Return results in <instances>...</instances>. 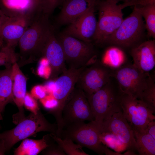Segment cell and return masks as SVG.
<instances>
[{
	"mask_svg": "<svg viewBox=\"0 0 155 155\" xmlns=\"http://www.w3.org/2000/svg\"><path fill=\"white\" fill-rule=\"evenodd\" d=\"M49 16L42 12L38 15L20 39V52L17 63L20 67L38 61L42 57V52L49 34L52 28Z\"/></svg>",
	"mask_w": 155,
	"mask_h": 155,
	"instance_id": "1",
	"label": "cell"
},
{
	"mask_svg": "<svg viewBox=\"0 0 155 155\" xmlns=\"http://www.w3.org/2000/svg\"><path fill=\"white\" fill-rule=\"evenodd\" d=\"M1 129V126H0V129Z\"/></svg>",
	"mask_w": 155,
	"mask_h": 155,
	"instance_id": "44",
	"label": "cell"
},
{
	"mask_svg": "<svg viewBox=\"0 0 155 155\" xmlns=\"http://www.w3.org/2000/svg\"><path fill=\"white\" fill-rule=\"evenodd\" d=\"M64 0H43L42 6V12L49 16L58 6L63 3Z\"/></svg>",
	"mask_w": 155,
	"mask_h": 155,
	"instance_id": "33",
	"label": "cell"
},
{
	"mask_svg": "<svg viewBox=\"0 0 155 155\" xmlns=\"http://www.w3.org/2000/svg\"><path fill=\"white\" fill-rule=\"evenodd\" d=\"M57 37L62 46L65 63L69 68L87 67L97 60L96 52L91 42H84L63 33Z\"/></svg>",
	"mask_w": 155,
	"mask_h": 155,
	"instance_id": "5",
	"label": "cell"
},
{
	"mask_svg": "<svg viewBox=\"0 0 155 155\" xmlns=\"http://www.w3.org/2000/svg\"><path fill=\"white\" fill-rule=\"evenodd\" d=\"M140 100L146 105L153 114L155 113V82L154 78L151 75Z\"/></svg>",
	"mask_w": 155,
	"mask_h": 155,
	"instance_id": "28",
	"label": "cell"
},
{
	"mask_svg": "<svg viewBox=\"0 0 155 155\" xmlns=\"http://www.w3.org/2000/svg\"><path fill=\"white\" fill-rule=\"evenodd\" d=\"M86 67L69 68L55 80L54 89L51 94L58 100L59 105L57 110L51 114L55 117L59 131L62 130L64 127L62 119L63 108L74 90L80 74Z\"/></svg>",
	"mask_w": 155,
	"mask_h": 155,
	"instance_id": "9",
	"label": "cell"
},
{
	"mask_svg": "<svg viewBox=\"0 0 155 155\" xmlns=\"http://www.w3.org/2000/svg\"><path fill=\"white\" fill-rule=\"evenodd\" d=\"M119 100L123 115L134 132L144 131L155 116L140 100L121 92Z\"/></svg>",
	"mask_w": 155,
	"mask_h": 155,
	"instance_id": "10",
	"label": "cell"
},
{
	"mask_svg": "<svg viewBox=\"0 0 155 155\" xmlns=\"http://www.w3.org/2000/svg\"><path fill=\"white\" fill-rule=\"evenodd\" d=\"M101 143L114 151L121 153L127 150V148L119 139L113 133L107 131H101L99 135Z\"/></svg>",
	"mask_w": 155,
	"mask_h": 155,
	"instance_id": "27",
	"label": "cell"
},
{
	"mask_svg": "<svg viewBox=\"0 0 155 155\" xmlns=\"http://www.w3.org/2000/svg\"><path fill=\"white\" fill-rule=\"evenodd\" d=\"M133 64L142 71L149 73L155 66V41H143L131 49Z\"/></svg>",
	"mask_w": 155,
	"mask_h": 155,
	"instance_id": "17",
	"label": "cell"
},
{
	"mask_svg": "<svg viewBox=\"0 0 155 155\" xmlns=\"http://www.w3.org/2000/svg\"><path fill=\"white\" fill-rule=\"evenodd\" d=\"M134 6L131 14L107 38L105 44L131 49L143 41L145 24L136 5Z\"/></svg>",
	"mask_w": 155,
	"mask_h": 155,
	"instance_id": "3",
	"label": "cell"
},
{
	"mask_svg": "<svg viewBox=\"0 0 155 155\" xmlns=\"http://www.w3.org/2000/svg\"><path fill=\"white\" fill-rule=\"evenodd\" d=\"M62 119L64 128L73 123L94 120L85 93L76 86L63 108Z\"/></svg>",
	"mask_w": 155,
	"mask_h": 155,
	"instance_id": "11",
	"label": "cell"
},
{
	"mask_svg": "<svg viewBox=\"0 0 155 155\" xmlns=\"http://www.w3.org/2000/svg\"><path fill=\"white\" fill-rule=\"evenodd\" d=\"M101 61L110 69L115 70L124 64L126 57L119 48L116 46H112L105 51Z\"/></svg>",
	"mask_w": 155,
	"mask_h": 155,
	"instance_id": "23",
	"label": "cell"
},
{
	"mask_svg": "<svg viewBox=\"0 0 155 155\" xmlns=\"http://www.w3.org/2000/svg\"><path fill=\"white\" fill-rule=\"evenodd\" d=\"M127 150L124 153L123 155H135L136 154L134 152L131 150Z\"/></svg>",
	"mask_w": 155,
	"mask_h": 155,
	"instance_id": "42",
	"label": "cell"
},
{
	"mask_svg": "<svg viewBox=\"0 0 155 155\" xmlns=\"http://www.w3.org/2000/svg\"><path fill=\"white\" fill-rule=\"evenodd\" d=\"M6 152L4 142L0 138V155H4Z\"/></svg>",
	"mask_w": 155,
	"mask_h": 155,
	"instance_id": "40",
	"label": "cell"
},
{
	"mask_svg": "<svg viewBox=\"0 0 155 155\" xmlns=\"http://www.w3.org/2000/svg\"><path fill=\"white\" fill-rule=\"evenodd\" d=\"M34 19L24 16L8 17L0 32L3 47L14 50L21 37Z\"/></svg>",
	"mask_w": 155,
	"mask_h": 155,
	"instance_id": "16",
	"label": "cell"
},
{
	"mask_svg": "<svg viewBox=\"0 0 155 155\" xmlns=\"http://www.w3.org/2000/svg\"><path fill=\"white\" fill-rule=\"evenodd\" d=\"M145 131L155 139V121L154 120H152L148 123Z\"/></svg>",
	"mask_w": 155,
	"mask_h": 155,
	"instance_id": "36",
	"label": "cell"
},
{
	"mask_svg": "<svg viewBox=\"0 0 155 155\" xmlns=\"http://www.w3.org/2000/svg\"><path fill=\"white\" fill-rule=\"evenodd\" d=\"M104 154L107 155H123L121 153L117 152L115 151L113 152L110 149L106 147L105 151Z\"/></svg>",
	"mask_w": 155,
	"mask_h": 155,
	"instance_id": "41",
	"label": "cell"
},
{
	"mask_svg": "<svg viewBox=\"0 0 155 155\" xmlns=\"http://www.w3.org/2000/svg\"><path fill=\"white\" fill-rule=\"evenodd\" d=\"M101 127L94 121L71 124L64 128L59 137L69 138L82 147L91 150L98 154H104L107 147L100 142Z\"/></svg>",
	"mask_w": 155,
	"mask_h": 155,
	"instance_id": "6",
	"label": "cell"
},
{
	"mask_svg": "<svg viewBox=\"0 0 155 155\" xmlns=\"http://www.w3.org/2000/svg\"><path fill=\"white\" fill-rule=\"evenodd\" d=\"M50 135L56 142L61 147L66 155H88L83 150L82 147L75 144L71 139L61 138L53 133H50Z\"/></svg>",
	"mask_w": 155,
	"mask_h": 155,
	"instance_id": "26",
	"label": "cell"
},
{
	"mask_svg": "<svg viewBox=\"0 0 155 155\" xmlns=\"http://www.w3.org/2000/svg\"><path fill=\"white\" fill-rule=\"evenodd\" d=\"M55 80H51L44 86L48 94H51L55 88Z\"/></svg>",
	"mask_w": 155,
	"mask_h": 155,
	"instance_id": "37",
	"label": "cell"
},
{
	"mask_svg": "<svg viewBox=\"0 0 155 155\" xmlns=\"http://www.w3.org/2000/svg\"><path fill=\"white\" fill-rule=\"evenodd\" d=\"M17 125L9 130L0 133L6 152H9L16 143L39 132L46 131L56 135V123L49 122L40 110L36 114L31 113L15 123Z\"/></svg>",
	"mask_w": 155,
	"mask_h": 155,
	"instance_id": "2",
	"label": "cell"
},
{
	"mask_svg": "<svg viewBox=\"0 0 155 155\" xmlns=\"http://www.w3.org/2000/svg\"><path fill=\"white\" fill-rule=\"evenodd\" d=\"M30 94L36 99L39 100L44 98L47 94L44 86L37 85L32 89Z\"/></svg>",
	"mask_w": 155,
	"mask_h": 155,
	"instance_id": "35",
	"label": "cell"
},
{
	"mask_svg": "<svg viewBox=\"0 0 155 155\" xmlns=\"http://www.w3.org/2000/svg\"><path fill=\"white\" fill-rule=\"evenodd\" d=\"M12 67L0 70V120L6 106L13 102Z\"/></svg>",
	"mask_w": 155,
	"mask_h": 155,
	"instance_id": "22",
	"label": "cell"
},
{
	"mask_svg": "<svg viewBox=\"0 0 155 155\" xmlns=\"http://www.w3.org/2000/svg\"><path fill=\"white\" fill-rule=\"evenodd\" d=\"M112 73L110 69L97 60L82 71L75 86L86 95L92 94L110 82Z\"/></svg>",
	"mask_w": 155,
	"mask_h": 155,
	"instance_id": "12",
	"label": "cell"
},
{
	"mask_svg": "<svg viewBox=\"0 0 155 155\" xmlns=\"http://www.w3.org/2000/svg\"><path fill=\"white\" fill-rule=\"evenodd\" d=\"M40 101L50 114L56 111L59 105L58 100L51 94H47L44 98L40 100Z\"/></svg>",
	"mask_w": 155,
	"mask_h": 155,
	"instance_id": "30",
	"label": "cell"
},
{
	"mask_svg": "<svg viewBox=\"0 0 155 155\" xmlns=\"http://www.w3.org/2000/svg\"><path fill=\"white\" fill-rule=\"evenodd\" d=\"M45 57L51 66V80H56L67 69L64 51L60 42L55 35L53 28L50 32L45 44L42 57Z\"/></svg>",
	"mask_w": 155,
	"mask_h": 155,
	"instance_id": "14",
	"label": "cell"
},
{
	"mask_svg": "<svg viewBox=\"0 0 155 155\" xmlns=\"http://www.w3.org/2000/svg\"><path fill=\"white\" fill-rule=\"evenodd\" d=\"M54 141L49 134L44 135L40 140L26 138L22 140L19 146L15 149L14 155H36L50 145Z\"/></svg>",
	"mask_w": 155,
	"mask_h": 155,
	"instance_id": "21",
	"label": "cell"
},
{
	"mask_svg": "<svg viewBox=\"0 0 155 155\" xmlns=\"http://www.w3.org/2000/svg\"><path fill=\"white\" fill-rule=\"evenodd\" d=\"M122 93L140 99L151 76L133 64L124 65L112 73Z\"/></svg>",
	"mask_w": 155,
	"mask_h": 155,
	"instance_id": "8",
	"label": "cell"
},
{
	"mask_svg": "<svg viewBox=\"0 0 155 155\" xmlns=\"http://www.w3.org/2000/svg\"><path fill=\"white\" fill-rule=\"evenodd\" d=\"M111 82L95 92L86 95L94 118V122L102 127L103 122L115 113L122 111L119 98Z\"/></svg>",
	"mask_w": 155,
	"mask_h": 155,
	"instance_id": "4",
	"label": "cell"
},
{
	"mask_svg": "<svg viewBox=\"0 0 155 155\" xmlns=\"http://www.w3.org/2000/svg\"><path fill=\"white\" fill-rule=\"evenodd\" d=\"M34 1L38 7L41 11V6L43 0H34Z\"/></svg>",
	"mask_w": 155,
	"mask_h": 155,
	"instance_id": "43",
	"label": "cell"
},
{
	"mask_svg": "<svg viewBox=\"0 0 155 155\" xmlns=\"http://www.w3.org/2000/svg\"><path fill=\"white\" fill-rule=\"evenodd\" d=\"M102 131L110 132L115 135L125 145L127 150H136L134 131L122 111L115 113L103 122L101 129Z\"/></svg>",
	"mask_w": 155,
	"mask_h": 155,
	"instance_id": "15",
	"label": "cell"
},
{
	"mask_svg": "<svg viewBox=\"0 0 155 155\" xmlns=\"http://www.w3.org/2000/svg\"><path fill=\"white\" fill-rule=\"evenodd\" d=\"M117 3L119 2L122 1L123 3L121 4L122 6L124 8L127 6L134 5V3L136 0H109Z\"/></svg>",
	"mask_w": 155,
	"mask_h": 155,
	"instance_id": "38",
	"label": "cell"
},
{
	"mask_svg": "<svg viewBox=\"0 0 155 155\" xmlns=\"http://www.w3.org/2000/svg\"><path fill=\"white\" fill-rule=\"evenodd\" d=\"M51 69L49 61L45 57H41L39 60L37 69V73L38 75L46 79L50 78Z\"/></svg>",
	"mask_w": 155,
	"mask_h": 155,
	"instance_id": "31",
	"label": "cell"
},
{
	"mask_svg": "<svg viewBox=\"0 0 155 155\" xmlns=\"http://www.w3.org/2000/svg\"><path fill=\"white\" fill-rule=\"evenodd\" d=\"M55 142H53L50 145L42 151L43 155H65V153Z\"/></svg>",
	"mask_w": 155,
	"mask_h": 155,
	"instance_id": "34",
	"label": "cell"
},
{
	"mask_svg": "<svg viewBox=\"0 0 155 155\" xmlns=\"http://www.w3.org/2000/svg\"><path fill=\"white\" fill-rule=\"evenodd\" d=\"M99 0H64L57 18L59 24H69L92 7L97 6Z\"/></svg>",
	"mask_w": 155,
	"mask_h": 155,
	"instance_id": "18",
	"label": "cell"
},
{
	"mask_svg": "<svg viewBox=\"0 0 155 155\" xmlns=\"http://www.w3.org/2000/svg\"><path fill=\"white\" fill-rule=\"evenodd\" d=\"M97 29L93 40L98 45L105 44L107 38L119 26L123 19L121 4L109 0H99Z\"/></svg>",
	"mask_w": 155,
	"mask_h": 155,
	"instance_id": "7",
	"label": "cell"
},
{
	"mask_svg": "<svg viewBox=\"0 0 155 155\" xmlns=\"http://www.w3.org/2000/svg\"><path fill=\"white\" fill-rule=\"evenodd\" d=\"M17 62L12 66L13 102L18 108L19 112L13 116L15 119L25 116L23 108V100L26 93L27 78L20 68Z\"/></svg>",
	"mask_w": 155,
	"mask_h": 155,
	"instance_id": "20",
	"label": "cell"
},
{
	"mask_svg": "<svg viewBox=\"0 0 155 155\" xmlns=\"http://www.w3.org/2000/svg\"><path fill=\"white\" fill-rule=\"evenodd\" d=\"M8 17L4 15L0 10V49L3 47L2 42L0 36V32L2 27Z\"/></svg>",
	"mask_w": 155,
	"mask_h": 155,
	"instance_id": "39",
	"label": "cell"
},
{
	"mask_svg": "<svg viewBox=\"0 0 155 155\" xmlns=\"http://www.w3.org/2000/svg\"><path fill=\"white\" fill-rule=\"evenodd\" d=\"M18 54L14 50L7 47L0 49V66L3 65L6 68L12 67L18 60Z\"/></svg>",
	"mask_w": 155,
	"mask_h": 155,
	"instance_id": "29",
	"label": "cell"
},
{
	"mask_svg": "<svg viewBox=\"0 0 155 155\" xmlns=\"http://www.w3.org/2000/svg\"><path fill=\"white\" fill-rule=\"evenodd\" d=\"M142 18L145 19V28L148 37L155 38V3H149L142 6L136 5Z\"/></svg>",
	"mask_w": 155,
	"mask_h": 155,
	"instance_id": "25",
	"label": "cell"
},
{
	"mask_svg": "<svg viewBox=\"0 0 155 155\" xmlns=\"http://www.w3.org/2000/svg\"><path fill=\"white\" fill-rule=\"evenodd\" d=\"M96 6L92 7L69 24L63 33L84 42H91L97 29V21L94 14Z\"/></svg>",
	"mask_w": 155,
	"mask_h": 155,
	"instance_id": "13",
	"label": "cell"
},
{
	"mask_svg": "<svg viewBox=\"0 0 155 155\" xmlns=\"http://www.w3.org/2000/svg\"><path fill=\"white\" fill-rule=\"evenodd\" d=\"M0 10L6 16L34 19L41 12L34 0H0Z\"/></svg>",
	"mask_w": 155,
	"mask_h": 155,
	"instance_id": "19",
	"label": "cell"
},
{
	"mask_svg": "<svg viewBox=\"0 0 155 155\" xmlns=\"http://www.w3.org/2000/svg\"><path fill=\"white\" fill-rule=\"evenodd\" d=\"M23 106L34 114H37L40 110L37 100L30 94L26 92L23 100Z\"/></svg>",
	"mask_w": 155,
	"mask_h": 155,
	"instance_id": "32",
	"label": "cell"
},
{
	"mask_svg": "<svg viewBox=\"0 0 155 155\" xmlns=\"http://www.w3.org/2000/svg\"><path fill=\"white\" fill-rule=\"evenodd\" d=\"M136 150L140 155H155V139L144 131L134 132Z\"/></svg>",
	"mask_w": 155,
	"mask_h": 155,
	"instance_id": "24",
	"label": "cell"
}]
</instances>
